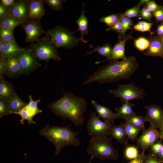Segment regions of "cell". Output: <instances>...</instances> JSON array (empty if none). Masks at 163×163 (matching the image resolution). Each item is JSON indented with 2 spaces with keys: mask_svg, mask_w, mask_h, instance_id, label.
Segmentation results:
<instances>
[{
  "mask_svg": "<svg viewBox=\"0 0 163 163\" xmlns=\"http://www.w3.org/2000/svg\"><path fill=\"white\" fill-rule=\"evenodd\" d=\"M152 24L145 21H140L134 26L133 28L135 30L142 32L149 31L152 34L153 33L150 31Z\"/></svg>",
  "mask_w": 163,
  "mask_h": 163,
  "instance_id": "cell-36",
  "label": "cell"
},
{
  "mask_svg": "<svg viewBox=\"0 0 163 163\" xmlns=\"http://www.w3.org/2000/svg\"><path fill=\"white\" fill-rule=\"evenodd\" d=\"M42 1L53 10L59 11L62 8V2L63 0H42Z\"/></svg>",
  "mask_w": 163,
  "mask_h": 163,
  "instance_id": "cell-38",
  "label": "cell"
},
{
  "mask_svg": "<svg viewBox=\"0 0 163 163\" xmlns=\"http://www.w3.org/2000/svg\"><path fill=\"white\" fill-rule=\"evenodd\" d=\"M28 20H40L45 14L44 2L42 0H28Z\"/></svg>",
  "mask_w": 163,
  "mask_h": 163,
  "instance_id": "cell-14",
  "label": "cell"
},
{
  "mask_svg": "<svg viewBox=\"0 0 163 163\" xmlns=\"http://www.w3.org/2000/svg\"><path fill=\"white\" fill-rule=\"evenodd\" d=\"M91 103L99 117H101L104 121L114 123V120L118 117L117 113L113 112L109 107L100 105L94 100H92Z\"/></svg>",
  "mask_w": 163,
  "mask_h": 163,
  "instance_id": "cell-16",
  "label": "cell"
},
{
  "mask_svg": "<svg viewBox=\"0 0 163 163\" xmlns=\"http://www.w3.org/2000/svg\"><path fill=\"white\" fill-rule=\"evenodd\" d=\"M92 46V45H91L89 47L92 48L93 50L91 51L87 52L85 55H91L94 52H97L102 56L106 57L107 59L106 60L111 57L112 48L109 44L107 43L102 46H98L95 48Z\"/></svg>",
  "mask_w": 163,
  "mask_h": 163,
  "instance_id": "cell-27",
  "label": "cell"
},
{
  "mask_svg": "<svg viewBox=\"0 0 163 163\" xmlns=\"http://www.w3.org/2000/svg\"><path fill=\"white\" fill-rule=\"evenodd\" d=\"M28 0H16L12 6L8 7V14L23 23L28 20Z\"/></svg>",
  "mask_w": 163,
  "mask_h": 163,
  "instance_id": "cell-12",
  "label": "cell"
},
{
  "mask_svg": "<svg viewBox=\"0 0 163 163\" xmlns=\"http://www.w3.org/2000/svg\"><path fill=\"white\" fill-rule=\"evenodd\" d=\"M14 30V29L0 28V38L6 43L15 40Z\"/></svg>",
  "mask_w": 163,
  "mask_h": 163,
  "instance_id": "cell-32",
  "label": "cell"
},
{
  "mask_svg": "<svg viewBox=\"0 0 163 163\" xmlns=\"http://www.w3.org/2000/svg\"><path fill=\"white\" fill-rule=\"evenodd\" d=\"M6 43H7L0 38V52L2 51Z\"/></svg>",
  "mask_w": 163,
  "mask_h": 163,
  "instance_id": "cell-51",
  "label": "cell"
},
{
  "mask_svg": "<svg viewBox=\"0 0 163 163\" xmlns=\"http://www.w3.org/2000/svg\"><path fill=\"white\" fill-rule=\"evenodd\" d=\"M158 156L163 161V147L161 152L158 155Z\"/></svg>",
  "mask_w": 163,
  "mask_h": 163,
  "instance_id": "cell-53",
  "label": "cell"
},
{
  "mask_svg": "<svg viewBox=\"0 0 163 163\" xmlns=\"http://www.w3.org/2000/svg\"><path fill=\"white\" fill-rule=\"evenodd\" d=\"M6 72V66L5 59L0 58V76L5 74Z\"/></svg>",
  "mask_w": 163,
  "mask_h": 163,
  "instance_id": "cell-47",
  "label": "cell"
},
{
  "mask_svg": "<svg viewBox=\"0 0 163 163\" xmlns=\"http://www.w3.org/2000/svg\"><path fill=\"white\" fill-rule=\"evenodd\" d=\"M159 129L160 133V139L163 140V122L161 125Z\"/></svg>",
  "mask_w": 163,
  "mask_h": 163,
  "instance_id": "cell-52",
  "label": "cell"
},
{
  "mask_svg": "<svg viewBox=\"0 0 163 163\" xmlns=\"http://www.w3.org/2000/svg\"><path fill=\"white\" fill-rule=\"evenodd\" d=\"M163 147V143L161 140L153 144L150 148L151 153L153 155L157 156L161 152Z\"/></svg>",
  "mask_w": 163,
  "mask_h": 163,
  "instance_id": "cell-40",
  "label": "cell"
},
{
  "mask_svg": "<svg viewBox=\"0 0 163 163\" xmlns=\"http://www.w3.org/2000/svg\"><path fill=\"white\" fill-rule=\"evenodd\" d=\"M126 122L140 128L142 131L145 129V123L147 121L145 117L136 115L129 117L126 120Z\"/></svg>",
  "mask_w": 163,
  "mask_h": 163,
  "instance_id": "cell-28",
  "label": "cell"
},
{
  "mask_svg": "<svg viewBox=\"0 0 163 163\" xmlns=\"http://www.w3.org/2000/svg\"><path fill=\"white\" fill-rule=\"evenodd\" d=\"M143 4V2L141 0L138 5L125 11L123 15L129 18L139 16L140 14V7Z\"/></svg>",
  "mask_w": 163,
  "mask_h": 163,
  "instance_id": "cell-34",
  "label": "cell"
},
{
  "mask_svg": "<svg viewBox=\"0 0 163 163\" xmlns=\"http://www.w3.org/2000/svg\"><path fill=\"white\" fill-rule=\"evenodd\" d=\"M100 118L95 112H91L86 126L89 136L104 138L110 136L113 123L103 122Z\"/></svg>",
  "mask_w": 163,
  "mask_h": 163,
  "instance_id": "cell-8",
  "label": "cell"
},
{
  "mask_svg": "<svg viewBox=\"0 0 163 163\" xmlns=\"http://www.w3.org/2000/svg\"><path fill=\"white\" fill-rule=\"evenodd\" d=\"M21 69L18 78L23 75H28L42 65L38 61L33 51L29 47L18 53Z\"/></svg>",
  "mask_w": 163,
  "mask_h": 163,
  "instance_id": "cell-9",
  "label": "cell"
},
{
  "mask_svg": "<svg viewBox=\"0 0 163 163\" xmlns=\"http://www.w3.org/2000/svg\"><path fill=\"white\" fill-rule=\"evenodd\" d=\"M160 37L161 39V41H162V42L163 45V36L161 37Z\"/></svg>",
  "mask_w": 163,
  "mask_h": 163,
  "instance_id": "cell-55",
  "label": "cell"
},
{
  "mask_svg": "<svg viewBox=\"0 0 163 163\" xmlns=\"http://www.w3.org/2000/svg\"><path fill=\"white\" fill-rule=\"evenodd\" d=\"M88 103L84 98L75 95L71 92L64 94L63 97L48 106L57 116L68 119L75 126L82 125L84 114Z\"/></svg>",
  "mask_w": 163,
  "mask_h": 163,
  "instance_id": "cell-2",
  "label": "cell"
},
{
  "mask_svg": "<svg viewBox=\"0 0 163 163\" xmlns=\"http://www.w3.org/2000/svg\"><path fill=\"white\" fill-rule=\"evenodd\" d=\"M146 4L147 9L152 13L161 7V6L158 5L154 1L152 0H148Z\"/></svg>",
  "mask_w": 163,
  "mask_h": 163,
  "instance_id": "cell-44",
  "label": "cell"
},
{
  "mask_svg": "<svg viewBox=\"0 0 163 163\" xmlns=\"http://www.w3.org/2000/svg\"><path fill=\"white\" fill-rule=\"evenodd\" d=\"M22 24L12 16L8 14L0 19V28L14 29Z\"/></svg>",
  "mask_w": 163,
  "mask_h": 163,
  "instance_id": "cell-25",
  "label": "cell"
},
{
  "mask_svg": "<svg viewBox=\"0 0 163 163\" xmlns=\"http://www.w3.org/2000/svg\"><path fill=\"white\" fill-rule=\"evenodd\" d=\"M8 8L0 3V19L8 14Z\"/></svg>",
  "mask_w": 163,
  "mask_h": 163,
  "instance_id": "cell-48",
  "label": "cell"
},
{
  "mask_svg": "<svg viewBox=\"0 0 163 163\" xmlns=\"http://www.w3.org/2000/svg\"><path fill=\"white\" fill-rule=\"evenodd\" d=\"M29 102L26 106L28 109L34 115L42 112V111L39 109L37 107L38 103L40 102V99L34 100L31 95L29 96Z\"/></svg>",
  "mask_w": 163,
  "mask_h": 163,
  "instance_id": "cell-33",
  "label": "cell"
},
{
  "mask_svg": "<svg viewBox=\"0 0 163 163\" xmlns=\"http://www.w3.org/2000/svg\"><path fill=\"white\" fill-rule=\"evenodd\" d=\"M15 1L14 0H1L0 3L6 7H9L12 6Z\"/></svg>",
  "mask_w": 163,
  "mask_h": 163,
  "instance_id": "cell-49",
  "label": "cell"
},
{
  "mask_svg": "<svg viewBox=\"0 0 163 163\" xmlns=\"http://www.w3.org/2000/svg\"><path fill=\"white\" fill-rule=\"evenodd\" d=\"M26 34L25 41L34 43L37 41L45 31L43 30L40 20L37 19H28L22 24Z\"/></svg>",
  "mask_w": 163,
  "mask_h": 163,
  "instance_id": "cell-10",
  "label": "cell"
},
{
  "mask_svg": "<svg viewBox=\"0 0 163 163\" xmlns=\"http://www.w3.org/2000/svg\"><path fill=\"white\" fill-rule=\"evenodd\" d=\"M157 33L158 36L161 37L163 36V23H161L157 26Z\"/></svg>",
  "mask_w": 163,
  "mask_h": 163,
  "instance_id": "cell-50",
  "label": "cell"
},
{
  "mask_svg": "<svg viewBox=\"0 0 163 163\" xmlns=\"http://www.w3.org/2000/svg\"><path fill=\"white\" fill-rule=\"evenodd\" d=\"M153 15L157 21L163 23V6L153 13Z\"/></svg>",
  "mask_w": 163,
  "mask_h": 163,
  "instance_id": "cell-45",
  "label": "cell"
},
{
  "mask_svg": "<svg viewBox=\"0 0 163 163\" xmlns=\"http://www.w3.org/2000/svg\"><path fill=\"white\" fill-rule=\"evenodd\" d=\"M81 131H72L70 125L63 127L53 126L42 129L39 133L53 143L55 147V155H57L66 146L77 147L79 145L80 142L77 136Z\"/></svg>",
  "mask_w": 163,
  "mask_h": 163,
  "instance_id": "cell-3",
  "label": "cell"
},
{
  "mask_svg": "<svg viewBox=\"0 0 163 163\" xmlns=\"http://www.w3.org/2000/svg\"><path fill=\"white\" fill-rule=\"evenodd\" d=\"M160 139V133L157 129L151 126L143 131L142 133L137 138V146L140 148L142 152L145 151Z\"/></svg>",
  "mask_w": 163,
  "mask_h": 163,
  "instance_id": "cell-11",
  "label": "cell"
},
{
  "mask_svg": "<svg viewBox=\"0 0 163 163\" xmlns=\"http://www.w3.org/2000/svg\"><path fill=\"white\" fill-rule=\"evenodd\" d=\"M137 146L129 145L126 146L124 151V156L126 159L131 160L138 157L140 153Z\"/></svg>",
  "mask_w": 163,
  "mask_h": 163,
  "instance_id": "cell-29",
  "label": "cell"
},
{
  "mask_svg": "<svg viewBox=\"0 0 163 163\" xmlns=\"http://www.w3.org/2000/svg\"><path fill=\"white\" fill-rule=\"evenodd\" d=\"M93 159V158H91L90 160L87 163H92V161Z\"/></svg>",
  "mask_w": 163,
  "mask_h": 163,
  "instance_id": "cell-54",
  "label": "cell"
},
{
  "mask_svg": "<svg viewBox=\"0 0 163 163\" xmlns=\"http://www.w3.org/2000/svg\"><path fill=\"white\" fill-rule=\"evenodd\" d=\"M15 114H18L21 116V119L20 120V122L21 124L24 123L25 120H27L29 125H31L32 123H35L33 120L34 116L28 109L26 106Z\"/></svg>",
  "mask_w": 163,
  "mask_h": 163,
  "instance_id": "cell-30",
  "label": "cell"
},
{
  "mask_svg": "<svg viewBox=\"0 0 163 163\" xmlns=\"http://www.w3.org/2000/svg\"><path fill=\"white\" fill-rule=\"evenodd\" d=\"M139 65L135 57L130 56L119 61H113L107 65L98 68L83 83V85L94 82L102 84L128 79L137 69Z\"/></svg>",
  "mask_w": 163,
  "mask_h": 163,
  "instance_id": "cell-1",
  "label": "cell"
},
{
  "mask_svg": "<svg viewBox=\"0 0 163 163\" xmlns=\"http://www.w3.org/2000/svg\"><path fill=\"white\" fill-rule=\"evenodd\" d=\"M122 123L127 139H130L134 142L137 139L138 135L142 130L126 122Z\"/></svg>",
  "mask_w": 163,
  "mask_h": 163,
  "instance_id": "cell-26",
  "label": "cell"
},
{
  "mask_svg": "<svg viewBox=\"0 0 163 163\" xmlns=\"http://www.w3.org/2000/svg\"><path fill=\"white\" fill-rule=\"evenodd\" d=\"M86 151L93 159L97 158L101 160L115 161L119 158L118 152L113 146L111 137H91Z\"/></svg>",
  "mask_w": 163,
  "mask_h": 163,
  "instance_id": "cell-4",
  "label": "cell"
},
{
  "mask_svg": "<svg viewBox=\"0 0 163 163\" xmlns=\"http://www.w3.org/2000/svg\"><path fill=\"white\" fill-rule=\"evenodd\" d=\"M144 163H163V161L157 156L153 155L150 152L147 155Z\"/></svg>",
  "mask_w": 163,
  "mask_h": 163,
  "instance_id": "cell-42",
  "label": "cell"
},
{
  "mask_svg": "<svg viewBox=\"0 0 163 163\" xmlns=\"http://www.w3.org/2000/svg\"><path fill=\"white\" fill-rule=\"evenodd\" d=\"M132 39L129 34L126 36L122 40H119L112 48L111 57L108 59L101 61L96 62L95 64H97L107 60H113L117 61L119 59H123L126 58L125 53V46L126 42L129 39Z\"/></svg>",
  "mask_w": 163,
  "mask_h": 163,
  "instance_id": "cell-15",
  "label": "cell"
},
{
  "mask_svg": "<svg viewBox=\"0 0 163 163\" xmlns=\"http://www.w3.org/2000/svg\"><path fill=\"white\" fill-rule=\"evenodd\" d=\"M147 155L144 152H141L139 156L136 158L130 160L127 163H144Z\"/></svg>",
  "mask_w": 163,
  "mask_h": 163,
  "instance_id": "cell-46",
  "label": "cell"
},
{
  "mask_svg": "<svg viewBox=\"0 0 163 163\" xmlns=\"http://www.w3.org/2000/svg\"><path fill=\"white\" fill-rule=\"evenodd\" d=\"M134 43L136 47L139 50L142 51L148 48L150 41L145 37H141L135 40Z\"/></svg>",
  "mask_w": 163,
  "mask_h": 163,
  "instance_id": "cell-35",
  "label": "cell"
},
{
  "mask_svg": "<svg viewBox=\"0 0 163 163\" xmlns=\"http://www.w3.org/2000/svg\"><path fill=\"white\" fill-rule=\"evenodd\" d=\"M108 92L119 98L123 103L143 99L146 95L144 89L137 87L134 83L118 85L117 88L110 90Z\"/></svg>",
  "mask_w": 163,
  "mask_h": 163,
  "instance_id": "cell-7",
  "label": "cell"
},
{
  "mask_svg": "<svg viewBox=\"0 0 163 163\" xmlns=\"http://www.w3.org/2000/svg\"><path fill=\"white\" fill-rule=\"evenodd\" d=\"M135 105L129 102L123 103L119 107H116L115 110L117 112L118 117L126 120L129 117L136 115L133 111L132 107Z\"/></svg>",
  "mask_w": 163,
  "mask_h": 163,
  "instance_id": "cell-22",
  "label": "cell"
},
{
  "mask_svg": "<svg viewBox=\"0 0 163 163\" xmlns=\"http://www.w3.org/2000/svg\"><path fill=\"white\" fill-rule=\"evenodd\" d=\"M113 30L120 34L119 38H120L121 34L123 32V27L121 21L120 20L113 26L108 27L106 30Z\"/></svg>",
  "mask_w": 163,
  "mask_h": 163,
  "instance_id": "cell-41",
  "label": "cell"
},
{
  "mask_svg": "<svg viewBox=\"0 0 163 163\" xmlns=\"http://www.w3.org/2000/svg\"><path fill=\"white\" fill-rule=\"evenodd\" d=\"M24 49L20 46L15 40L6 43L2 51L0 52V58H6L17 55Z\"/></svg>",
  "mask_w": 163,
  "mask_h": 163,
  "instance_id": "cell-20",
  "label": "cell"
},
{
  "mask_svg": "<svg viewBox=\"0 0 163 163\" xmlns=\"http://www.w3.org/2000/svg\"><path fill=\"white\" fill-rule=\"evenodd\" d=\"M110 136H111V137L116 139L121 144H127L128 140L122 123H120L118 125L113 123L110 132Z\"/></svg>",
  "mask_w": 163,
  "mask_h": 163,
  "instance_id": "cell-21",
  "label": "cell"
},
{
  "mask_svg": "<svg viewBox=\"0 0 163 163\" xmlns=\"http://www.w3.org/2000/svg\"><path fill=\"white\" fill-rule=\"evenodd\" d=\"M144 107L146 110L145 117L147 121L149 122L151 126L159 129L163 122V110L156 104H149Z\"/></svg>",
  "mask_w": 163,
  "mask_h": 163,
  "instance_id": "cell-13",
  "label": "cell"
},
{
  "mask_svg": "<svg viewBox=\"0 0 163 163\" xmlns=\"http://www.w3.org/2000/svg\"><path fill=\"white\" fill-rule=\"evenodd\" d=\"M5 59L6 66V72L5 75L11 78H17L21 69L17 55Z\"/></svg>",
  "mask_w": 163,
  "mask_h": 163,
  "instance_id": "cell-17",
  "label": "cell"
},
{
  "mask_svg": "<svg viewBox=\"0 0 163 163\" xmlns=\"http://www.w3.org/2000/svg\"><path fill=\"white\" fill-rule=\"evenodd\" d=\"M120 20L122 24L123 30L120 38L121 39L122 36V39H123L125 37L126 30L130 29L131 27L133 25V22L132 19L124 16L122 14H121Z\"/></svg>",
  "mask_w": 163,
  "mask_h": 163,
  "instance_id": "cell-37",
  "label": "cell"
},
{
  "mask_svg": "<svg viewBox=\"0 0 163 163\" xmlns=\"http://www.w3.org/2000/svg\"><path fill=\"white\" fill-rule=\"evenodd\" d=\"M85 13L84 4L83 3L82 14L76 21L78 27V28L76 31H79L81 34V37L79 38V40L84 43H87V41L83 38V37L85 35L87 34L88 32V20L87 17L85 15Z\"/></svg>",
  "mask_w": 163,
  "mask_h": 163,
  "instance_id": "cell-23",
  "label": "cell"
},
{
  "mask_svg": "<svg viewBox=\"0 0 163 163\" xmlns=\"http://www.w3.org/2000/svg\"><path fill=\"white\" fill-rule=\"evenodd\" d=\"M16 94L12 85L0 76V99L9 102Z\"/></svg>",
  "mask_w": 163,
  "mask_h": 163,
  "instance_id": "cell-18",
  "label": "cell"
},
{
  "mask_svg": "<svg viewBox=\"0 0 163 163\" xmlns=\"http://www.w3.org/2000/svg\"><path fill=\"white\" fill-rule=\"evenodd\" d=\"M140 15L144 19L151 21L152 17V14L147 8L145 6L143 7L140 11Z\"/></svg>",
  "mask_w": 163,
  "mask_h": 163,
  "instance_id": "cell-43",
  "label": "cell"
},
{
  "mask_svg": "<svg viewBox=\"0 0 163 163\" xmlns=\"http://www.w3.org/2000/svg\"><path fill=\"white\" fill-rule=\"evenodd\" d=\"M161 58H162L163 59V53L162 55L161 56Z\"/></svg>",
  "mask_w": 163,
  "mask_h": 163,
  "instance_id": "cell-56",
  "label": "cell"
},
{
  "mask_svg": "<svg viewBox=\"0 0 163 163\" xmlns=\"http://www.w3.org/2000/svg\"><path fill=\"white\" fill-rule=\"evenodd\" d=\"M121 14H114L101 18L100 21L105 23L108 27L115 24L120 20Z\"/></svg>",
  "mask_w": 163,
  "mask_h": 163,
  "instance_id": "cell-31",
  "label": "cell"
},
{
  "mask_svg": "<svg viewBox=\"0 0 163 163\" xmlns=\"http://www.w3.org/2000/svg\"><path fill=\"white\" fill-rule=\"evenodd\" d=\"M9 103L3 100L0 99V118L10 114Z\"/></svg>",
  "mask_w": 163,
  "mask_h": 163,
  "instance_id": "cell-39",
  "label": "cell"
},
{
  "mask_svg": "<svg viewBox=\"0 0 163 163\" xmlns=\"http://www.w3.org/2000/svg\"><path fill=\"white\" fill-rule=\"evenodd\" d=\"M149 41V46L145 54L148 56L161 57L163 53V45L160 37L153 36Z\"/></svg>",
  "mask_w": 163,
  "mask_h": 163,
  "instance_id": "cell-19",
  "label": "cell"
},
{
  "mask_svg": "<svg viewBox=\"0 0 163 163\" xmlns=\"http://www.w3.org/2000/svg\"><path fill=\"white\" fill-rule=\"evenodd\" d=\"M29 47L39 60L45 61L47 63L51 59L58 61L61 60L58 48L47 37L40 38Z\"/></svg>",
  "mask_w": 163,
  "mask_h": 163,
  "instance_id": "cell-6",
  "label": "cell"
},
{
  "mask_svg": "<svg viewBox=\"0 0 163 163\" xmlns=\"http://www.w3.org/2000/svg\"><path fill=\"white\" fill-rule=\"evenodd\" d=\"M45 33L44 37L48 38L58 49L61 47L72 48L79 41L68 29L59 25L48 30Z\"/></svg>",
  "mask_w": 163,
  "mask_h": 163,
  "instance_id": "cell-5",
  "label": "cell"
},
{
  "mask_svg": "<svg viewBox=\"0 0 163 163\" xmlns=\"http://www.w3.org/2000/svg\"><path fill=\"white\" fill-rule=\"evenodd\" d=\"M10 114H15L27 106L16 94L8 102Z\"/></svg>",
  "mask_w": 163,
  "mask_h": 163,
  "instance_id": "cell-24",
  "label": "cell"
}]
</instances>
